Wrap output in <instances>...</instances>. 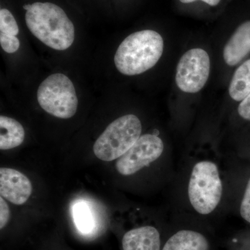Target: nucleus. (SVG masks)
<instances>
[{
    "label": "nucleus",
    "mask_w": 250,
    "mask_h": 250,
    "mask_svg": "<svg viewBox=\"0 0 250 250\" xmlns=\"http://www.w3.org/2000/svg\"><path fill=\"white\" fill-rule=\"evenodd\" d=\"M26 24L33 35L56 50L69 48L75 40V27L65 11L49 2L23 6Z\"/></svg>",
    "instance_id": "nucleus-1"
},
{
    "label": "nucleus",
    "mask_w": 250,
    "mask_h": 250,
    "mask_svg": "<svg viewBox=\"0 0 250 250\" xmlns=\"http://www.w3.org/2000/svg\"><path fill=\"white\" fill-rule=\"evenodd\" d=\"M164 49V41L160 34L149 29L137 31L121 42L115 54V65L123 75H140L157 63Z\"/></svg>",
    "instance_id": "nucleus-2"
},
{
    "label": "nucleus",
    "mask_w": 250,
    "mask_h": 250,
    "mask_svg": "<svg viewBox=\"0 0 250 250\" xmlns=\"http://www.w3.org/2000/svg\"><path fill=\"white\" fill-rule=\"evenodd\" d=\"M221 170L216 161L202 159L192 165L187 184V196L192 209L208 215L218 208L223 198Z\"/></svg>",
    "instance_id": "nucleus-3"
},
{
    "label": "nucleus",
    "mask_w": 250,
    "mask_h": 250,
    "mask_svg": "<svg viewBox=\"0 0 250 250\" xmlns=\"http://www.w3.org/2000/svg\"><path fill=\"white\" fill-rule=\"evenodd\" d=\"M142 134V124L137 116L125 115L112 122L95 141V156L104 161L116 160L132 147Z\"/></svg>",
    "instance_id": "nucleus-4"
},
{
    "label": "nucleus",
    "mask_w": 250,
    "mask_h": 250,
    "mask_svg": "<svg viewBox=\"0 0 250 250\" xmlns=\"http://www.w3.org/2000/svg\"><path fill=\"white\" fill-rule=\"evenodd\" d=\"M37 99L42 109L62 119L75 116L78 106L73 83L68 77L61 73L50 75L41 83Z\"/></svg>",
    "instance_id": "nucleus-5"
},
{
    "label": "nucleus",
    "mask_w": 250,
    "mask_h": 250,
    "mask_svg": "<svg viewBox=\"0 0 250 250\" xmlns=\"http://www.w3.org/2000/svg\"><path fill=\"white\" fill-rule=\"evenodd\" d=\"M210 57L202 48L189 49L181 57L176 69L175 82L186 93H198L209 78Z\"/></svg>",
    "instance_id": "nucleus-6"
},
{
    "label": "nucleus",
    "mask_w": 250,
    "mask_h": 250,
    "mask_svg": "<svg viewBox=\"0 0 250 250\" xmlns=\"http://www.w3.org/2000/svg\"><path fill=\"white\" fill-rule=\"evenodd\" d=\"M165 149L158 134L141 135L129 150L118 158L117 170L122 175L129 176L150 165L162 156Z\"/></svg>",
    "instance_id": "nucleus-7"
},
{
    "label": "nucleus",
    "mask_w": 250,
    "mask_h": 250,
    "mask_svg": "<svg viewBox=\"0 0 250 250\" xmlns=\"http://www.w3.org/2000/svg\"><path fill=\"white\" fill-rule=\"evenodd\" d=\"M32 185L24 174L14 169H0V194L16 205L25 203L31 196Z\"/></svg>",
    "instance_id": "nucleus-8"
},
{
    "label": "nucleus",
    "mask_w": 250,
    "mask_h": 250,
    "mask_svg": "<svg viewBox=\"0 0 250 250\" xmlns=\"http://www.w3.org/2000/svg\"><path fill=\"white\" fill-rule=\"evenodd\" d=\"M250 56V18L242 21L225 44L223 59L230 67L240 65Z\"/></svg>",
    "instance_id": "nucleus-9"
},
{
    "label": "nucleus",
    "mask_w": 250,
    "mask_h": 250,
    "mask_svg": "<svg viewBox=\"0 0 250 250\" xmlns=\"http://www.w3.org/2000/svg\"><path fill=\"white\" fill-rule=\"evenodd\" d=\"M122 243L123 250H161L160 233L154 227H140L125 233Z\"/></svg>",
    "instance_id": "nucleus-10"
},
{
    "label": "nucleus",
    "mask_w": 250,
    "mask_h": 250,
    "mask_svg": "<svg viewBox=\"0 0 250 250\" xmlns=\"http://www.w3.org/2000/svg\"><path fill=\"white\" fill-rule=\"evenodd\" d=\"M161 250H210V243L203 233L182 229L172 235Z\"/></svg>",
    "instance_id": "nucleus-11"
},
{
    "label": "nucleus",
    "mask_w": 250,
    "mask_h": 250,
    "mask_svg": "<svg viewBox=\"0 0 250 250\" xmlns=\"http://www.w3.org/2000/svg\"><path fill=\"white\" fill-rule=\"evenodd\" d=\"M25 132L22 125L13 118L0 116V149L6 150L18 147L24 141Z\"/></svg>",
    "instance_id": "nucleus-12"
},
{
    "label": "nucleus",
    "mask_w": 250,
    "mask_h": 250,
    "mask_svg": "<svg viewBox=\"0 0 250 250\" xmlns=\"http://www.w3.org/2000/svg\"><path fill=\"white\" fill-rule=\"evenodd\" d=\"M228 91L231 100L238 103L250 93V57L237 67L230 81Z\"/></svg>",
    "instance_id": "nucleus-13"
},
{
    "label": "nucleus",
    "mask_w": 250,
    "mask_h": 250,
    "mask_svg": "<svg viewBox=\"0 0 250 250\" xmlns=\"http://www.w3.org/2000/svg\"><path fill=\"white\" fill-rule=\"evenodd\" d=\"M72 213L75 226L82 235L92 237L98 233V218L89 204L85 201L77 202L74 205Z\"/></svg>",
    "instance_id": "nucleus-14"
},
{
    "label": "nucleus",
    "mask_w": 250,
    "mask_h": 250,
    "mask_svg": "<svg viewBox=\"0 0 250 250\" xmlns=\"http://www.w3.org/2000/svg\"><path fill=\"white\" fill-rule=\"evenodd\" d=\"M0 32L9 35L16 36L19 28L12 14L6 9L0 11Z\"/></svg>",
    "instance_id": "nucleus-15"
},
{
    "label": "nucleus",
    "mask_w": 250,
    "mask_h": 250,
    "mask_svg": "<svg viewBox=\"0 0 250 250\" xmlns=\"http://www.w3.org/2000/svg\"><path fill=\"white\" fill-rule=\"evenodd\" d=\"M0 44L1 48L7 53L13 54L17 52L20 47V41L16 36L0 33Z\"/></svg>",
    "instance_id": "nucleus-16"
},
{
    "label": "nucleus",
    "mask_w": 250,
    "mask_h": 250,
    "mask_svg": "<svg viewBox=\"0 0 250 250\" xmlns=\"http://www.w3.org/2000/svg\"><path fill=\"white\" fill-rule=\"evenodd\" d=\"M240 213L243 219L250 223V177L243 194L240 206Z\"/></svg>",
    "instance_id": "nucleus-17"
},
{
    "label": "nucleus",
    "mask_w": 250,
    "mask_h": 250,
    "mask_svg": "<svg viewBox=\"0 0 250 250\" xmlns=\"http://www.w3.org/2000/svg\"><path fill=\"white\" fill-rule=\"evenodd\" d=\"M237 113L243 121L250 122V93L238 104Z\"/></svg>",
    "instance_id": "nucleus-18"
},
{
    "label": "nucleus",
    "mask_w": 250,
    "mask_h": 250,
    "mask_svg": "<svg viewBox=\"0 0 250 250\" xmlns=\"http://www.w3.org/2000/svg\"><path fill=\"white\" fill-rule=\"evenodd\" d=\"M9 208L6 202L0 197V229H3L9 222Z\"/></svg>",
    "instance_id": "nucleus-19"
},
{
    "label": "nucleus",
    "mask_w": 250,
    "mask_h": 250,
    "mask_svg": "<svg viewBox=\"0 0 250 250\" xmlns=\"http://www.w3.org/2000/svg\"><path fill=\"white\" fill-rule=\"evenodd\" d=\"M179 1L183 3V4H189V3L194 2V1H197V0H179ZM201 1L205 2L206 4L209 5V6H215L220 4L221 0H201Z\"/></svg>",
    "instance_id": "nucleus-20"
}]
</instances>
